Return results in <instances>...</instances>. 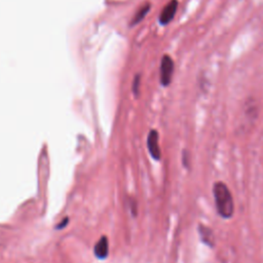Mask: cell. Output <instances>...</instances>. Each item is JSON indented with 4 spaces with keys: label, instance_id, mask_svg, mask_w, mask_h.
<instances>
[{
    "label": "cell",
    "instance_id": "3957f363",
    "mask_svg": "<svg viewBox=\"0 0 263 263\" xmlns=\"http://www.w3.org/2000/svg\"><path fill=\"white\" fill-rule=\"evenodd\" d=\"M158 133L155 129H152L148 134L147 138V147L150 152V155L155 159L159 160L161 157V151L158 144Z\"/></svg>",
    "mask_w": 263,
    "mask_h": 263
},
{
    "label": "cell",
    "instance_id": "9c48e42d",
    "mask_svg": "<svg viewBox=\"0 0 263 263\" xmlns=\"http://www.w3.org/2000/svg\"><path fill=\"white\" fill-rule=\"evenodd\" d=\"M139 85H140V75H136L133 82V90L135 95H138L139 92Z\"/></svg>",
    "mask_w": 263,
    "mask_h": 263
},
{
    "label": "cell",
    "instance_id": "52a82bcc",
    "mask_svg": "<svg viewBox=\"0 0 263 263\" xmlns=\"http://www.w3.org/2000/svg\"><path fill=\"white\" fill-rule=\"evenodd\" d=\"M149 10H150V3H146V4L142 5V6L138 9V11L136 12V14L134 15V17H133L132 22H130V25H132V26H135V25H137L138 23H140V22L145 17V15L148 13Z\"/></svg>",
    "mask_w": 263,
    "mask_h": 263
},
{
    "label": "cell",
    "instance_id": "7a4b0ae2",
    "mask_svg": "<svg viewBox=\"0 0 263 263\" xmlns=\"http://www.w3.org/2000/svg\"><path fill=\"white\" fill-rule=\"evenodd\" d=\"M173 73L174 62L170 55L164 54L160 62V82L163 86H167L171 83Z\"/></svg>",
    "mask_w": 263,
    "mask_h": 263
},
{
    "label": "cell",
    "instance_id": "ba28073f",
    "mask_svg": "<svg viewBox=\"0 0 263 263\" xmlns=\"http://www.w3.org/2000/svg\"><path fill=\"white\" fill-rule=\"evenodd\" d=\"M182 162H183V165L185 167H189V162H190V157H189V152L184 150L183 153H182Z\"/></svg>",
    "mask_w": 263,
    "mask_h": 263
},
{
    "label": "cell",
    "instance_id": "30bf717a",
    "mask_svg": "<svg viewBox=\"0 0 263 263\" xmlns=\"http://www.w3.org/2000/svg\"><path fill=\"white\" fill-rule=\"evenodd\" d=\"M68 223V218L66 217V219H65V221L63 222V223H60L59 225H58V227H57V229H61V228H63V227H65L64 225H66Z\"/></svg>",
    "mask_w": 263,
    "mask_h": 263
},
{
    "label": "cell",
    "instance_id": "277c9868",
    "mask_svg": "<svg viewBox=\"0 0 263 263\" xmlns=\"http://www.w3.org/2000/svg\"><path fill=\"white\" fill-rule=\"evenodd\" d=\"M178 8V1L177 0H171L161 10L159 14V23L161 25H167L172 22L174 18Z\"/></svg>",
    "mask_w": 263,
    "mask_h": 263
},
{
    "label": "cell",
    "instance_id": "5b68a950",
    "mask_svg": "<svg viewBox=\"0 0 263 263\" xmlns=\"http://www.w3.org/2000/svg\"><path fill=\"white\" fill-rule=\"evenodd\" d=\"M198 234H199L200 240L204 245H206L210 248H213L215 246V235H214L213 230L210 227H208L203 224H199Z\"/></svg>",
    "mask_w": 263,
    "mask_h": 263
},
{
    "label": "cell",
    "instance_id": "6da1fadb",
    "mask_svg": "<svg viewBox=\"0 0 263 263\" xmlns=\"http://www.w3.org/2000/svg\"><path fill=\"white\" fill-rule=\"evenodd\" d=\"M216 208L219 215L224 219L232 217L234 212V203L230 190L223 182H216L213 187Z\"/></svg>",
    "mask_w": 263,
    "mask_h": 263
},
{
    "label": "cell",
    "instance_id": "8992f818",
    "mask_svg": "<svg viewBox=\"0 0 263 263\" xmlns=\"http://www.w3.org/2000/svg\"><path fill=\"white\" fill-rule=\"evenodd\" d=\"M93 254L98 259H105L109 254V243L106 236H102L93 247Z\"/></svg>",
    "mask_w": 263,
    "mask_h": 263
}]
</instances>
